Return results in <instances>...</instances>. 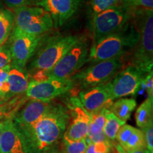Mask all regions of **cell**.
I'll return each instance as SVG.
<instances>
[{"instance_id": "7402d4cb", "label": "cell", "mask_w": 153, "mask_h": 153, "mask_svg": "<svg viewBox=\"0 0 153 153\" xmlns=\"http://www.w3.org/2000/svg\"><path fill=\"white\" fill-rule=\"evenodd\" d=\"M124 124H126V122L118 119L116 116H114L111 112L107 109L106 111V123H105L103 132L107 138L110 140L111 142L114 143L118 130Z\"/></svg>"}, {"instance_id": "9a60e30c", "label": "cell", "mask_w": 153, "mask_h": 153, "mask_svg": "<svg viewBox=\"0 0 153 153\" xmlns=\"http://www.w3.org/2000/svg\"><path fill=\"white\" fill-rule=\"evenodd\" d=\"M52 102H45L35 99L26 101L12 118L17 129H24L33 125L48 110Z\"/></svg>"}, {"instance_id": "52a82bcc", "label": "cell", "mask_w": 153, "mask_h": 153, "mask_svg": "<svg viewBox=\"0 0 153 153\" xmlns=\"http://www.w3.org/2000/svg\"><path fill=\"white\" fill-rule=\"evenodd\" d=\"M14 27L25 33L42 36L54 28L51 15L40 7H24L14 10Z\"/></svg>"}, {"instance_id": "cb8c5ba5", "label": "cell", "mask_w": 153, "mask_h": 153, "mask_svg": "<svg viewBox=\"0 0 153 153\" xmlns=\"http://www.w3.org/2000/svg\"><path fill=\"white\" fill-rule=\"evenodd\" d=\"M61 145L62 153H85L87 148V143L85 138L71 140L62 137Z\"/></svg>"}, {"instance_id": "d6986e66", "label": "cell", "mask_w": 153, "mask_h": 153, "mask_svg": "<svg viewBox=\"0 0 153 153\" xmlns=\"http://www.w3.org/2000/svg\"><path fill=\"white\" fill-rule=\"evenodd\" d=\"M137 106L136 101L133 99H119L108 107V110L118 119L126 122L131 117L132 112Z\"/></svg>"}, {"instance_id": "8fae6325", "label": "cell", "mask_w": 153, "mask_h": 153, "mask_svg": "<svg viewBox=\"0 0 153 153\" xmlns=\"http://www.w3.org/2000/svg\"><path fill=\"white\" fill-rule=\"evenodd\" d=\"M146 75L131 65L120 70L110 81L111 98L114 101L126 96L135 95Z\"/></svg>"}, {"instance_id": "44dd1931", "label": "cell", "mask_w": 153, "mask_h": 153, "mask_svg": "<svg viewBox=\"0 0 153 153\" xmlns=\"http://www.w3.org/2000/svg\"><path fill=\"white\" fill-rule=\"evenodd\" d=\"M14 24V13L8 9H0V47L8 39Z\"/></svg>"}, {"instance_id": "5b68a950", "label": "cell", "mask_w": 153, "mask_h": 153, "mask_svg": "<svg viewBox=\"0 0 153 153\" xmlns=\"http://www.w3.org/2000/svg\"><path fill=\"white\" fill-rule=\"evenodd\" d=\"M132 20L133 14L122 3L94 15L90 23L92 43L125 29Z\"/></svg>"}, {"instance_id": "4fadbf2b", "label": "cell", "mask_w": 153, "mask_h": 153, "mask_svg": "<svg viewBox=\"0 0 153 153\" xmlns=\"http://www.w3.org/2000/svg\"><path fill=\"white\" fill-rule=\"evenodd\" d=\"M84 0H38L37 7L48 11L55 28H60L75 14Z\"/></svg>"}, {"instance_id": "603a6c76", "label": "cell", "mask_w": 153, "mask_h": 153, "mask_svg": "<svg viewBox=\"0 0 153 153\" xmlns=\"http://www.w3.org/2000/svg\"><path fill=\"white\" fill-rule=\"evenodd\" d=\"M107 108H102L91 114V118L88 130L87 137H91L103 132L106 123V111Z\"/></svg>"}, {"instance_id": "9c48e42d", "label": "cell", "mask_w": 153, "mask_h": 153, "mask_svg": "<svg viewBox=\"0 0 153 153\" xmlns=\"http://www.w3.org/2000/svg\"><path fill=\"white\" fill-rule=\"evenodd\" d=\"M45 38L46 36L44 35L34 36L25 33L14 27L7 43L11 53V64L26 68L27 62L35 55Z\"/></svg>"}, {"instance_id": "6da1fadb", "label": "cell", "mask_w": 153, "mask_h": 153, "mask_svg": "<svg viewBox=\"0 0 153 153\" xmlns=\"http://www.w3.org/2000/svg\"><path fill=\"white\" fill-rule=\"evenodd\" d=\"M70 120L68 107L52 102L48 110L33 125L18 129L24 137L27 153H47L57 148Z\"/></svg>"}, {"instance_id": "2e32d148", "label": "cell", "mask_w": 153, "mask_h": 153, "mask_svg": "<svg viewBox=\"0 0 153 153\" xmlns=\"http://www.w3.org/2000/svg\"><path fill=\"white\" fill-rule=\"evenodd\" d=\"M0 153H27L24 137L12 119L7 120L1 133Z\"/></svg>"}, {"instance_id": "4316f807", "label": "cell", "mask_w": 153, "mask_h": 153, "mask_svg": "<svg viewBox=\"0 0 153 153\" xmlns=\"http://www.w3.org/2000/svg\"><path fill=\"white\" fill-rule=\"evenodd\" d=\"M11 69V63L0 69V99L9 100V87L7 85V77Z\"/></svg>"}, {"instance_id": "5bb4252c", "label": "cell", "mask_w": 153, "mask_h": 153, "mask_svg": "<svg viewBox=\"0 0 153 153\" xmlns=\"http://www.w3.org/2000/svg\"><path fill=\"white\" fill-rule=\"evenodd\" d=\"M79 99L85 109L90 114L102 108L108 109L114 101L111 98L110 82L81 90Z\"/></svg>"}, {"instance_id": "d4e9b609", "label": "cell", "mask_w": 153, "mask_h": 153, "mask_svg": "<svg viewBox=\"0 0 153 153\" xmlns=\"http://www.w3.org/2000/svg\"><path fill=\"white\" fill-rule=\"evenodd\" d=\"M122 3V0H89V7L91 16Z\"/></svg>"}, {"instance_id": "836d02e7", "label": "cell", "mask_w": 153, "mask_h": 153, "mask_svg": "<svg viewBox=\"0 0 153 153\" xmlns=\"http://www.w3.org/2000/svg\"><path fill=\"white\" fill-rule=\"evenodd\" d=\"M127 153H150L149 150L147 149V148H137L134 149V150H126Z\"/></svg>"}, {"instance_id": "d6a6232c", "label": "cell", "mask_w": 153, "mask_h": 153, "mask_svg": "<svg viewBox=\"0 0 153 153\" xmlns=\"http://www.w3.org/2000/svg\"><path fill=\"white\" fill-rule=\"evenodd\" d=\"M87 137L89 139V140L91 143H108V142H111L110 140L107 138L106 135H104V132H101V133L97 134V135H93L91 137ZM113 143V142H112ZM115 143V142H114Z\"/></svg>"}, {"instance_id": "ba28073f", "label": "cell", "mask_w": 153, "mask_h": 153, "mask_svg": "<svg viewBox=\"0 0 153 153\" xmlns=\"http://www.w3.org/2000/svg\"><path fill=\"white\" fill-rule=\"evenodd\" d=\"M89 48V41L82 36L53 68L45 71L48 77L70 79L87 63Z\"/></svg>"}, {"instance_id": "f1b7e54d", "label": "cell", "mask_w": 153, "mask_h": 153, "mask_svg": "<svg viewBox=\"0 0 153 153\" xmlns=\"http://www.w3.org/2000/svg\"><path fill=\"white\" fill-rule=\"evenodd\" d=\"M7 8L16 10L24 7H37L38 0H3Z\"/></svg>"}, {"instance_id": "d590c367", "label": "cell", "mask_w": 153, "mask_h": 153, "mask_svg": "<svg viewBox=\"0 0 153 153\" xmlns=\"http://www.w3.org/2000/svg\"><path fill=\"white\" fill-rule=\"evenodd\" d=\"M6 122H7V120H2V121H0V137H1V133H2L4 128Z\"/></svg>"}, {"instance_id": "3957f363", "label": "cell", "mask_w": 153, "mask_h": 153, "mask_svg": "<svg viewBox=\"0 0 153 153\" xmlns=\"http://www.w3.org/2000/svg\"><path fill=\"white\" fill-rule=\"evenodd\" d=\"M138 32V39L132 50L129 65L148 74L153 66V11L146 10L132 13Z\"/></svg>"}, {"instance_id": "e575fe53", "label": "cell", "mask_w": 153, "mask_h": 153, "mask_svg": "<svg viewBox=\"0 0 153 153\" xmlns=\"http://www.w3.org/2000/svg\"><path fill=\"white\" fill-rule=\"evenodd\" d=\"M114 148L116 150V153H127L126 152V150H124L120 145H118V143L116 142L114 143Z\"/></svg>"}, {"instance_id": "7c38bea8", "label": "cell", "mask_w": 153, "mask_h": 153, "mask_svg": "<svg viewBox=\"0 0 153 153\" xmlns=\"http://www.w3.org/2000/svg\"><path fill=\"white\" fill-rule=\"evenodd\" d=\"M66 106L70 112V120L62 137L71 140L85 138L91 122V114L85 109L76 97L69 99Z\"/></svg>"}, {"instance_id": "1f68e13d", "label": "cell", "mask_w": 153, "mask_h": 153, "mask_svg": "<svg viewBox=\"0 0 153 153\" xmlns=\"http://www.w3.org/2000/svg\"><path fill=\"white\" fill-rule=\"evenodd\" d=\"M153 72L152 71L150 72V73L147 74L145 76L144 80H143V83L145 84V89H146L147 91H148V97L151 99H153V81H152V76H153Z\"/></svg>"}, {"instance_id": "8d00e7d4", "label": "cell", "mask_w": 153, "mask_h": 153, "mask_svg": "<svg viewBox=\"0 0 153 153\" xmlns=\"http://www.w3.org/2000/svg\"><path fill=\"white\" fill-rule=\"evenodd\" d=\"M47 153H62V152H61V151H60V150H59L58 148H55L54 149H53V150H51V151H49V152Z\"/></svg>"}, {"instance_id": "7a4b0ae2", "label": "cell", "mask_w": 153, "mask_h": 153, "mask_svg": "<svg viewBox=\"0 0 153 153\" xmlns=\"http://www.w3.org/2000/svg\"><path fill=\"white\" fill-rule=\"evenodd\" d=\"M137 39L138 32L133 19L131 24L125 29L92 43L89 48L87 62L94 64L101 61L124 57L133 49Z\"/></svg>"}, {"instance_id": "30bf717a", "label": "cell", "mask_w": 153, "mask_h": 153, "mask_svg": "<svg viewBox=\"0 0 153 153\" xmlns=\"http://www.w3.org/2000/svg\"><path fill=\"white\" fill-rule=\"evenodd\" d=\"M73 89L74 83L70 78H50L41 82L29 80L26 96L29 99L51 102Z\"/></svg>"}, {"instance_id": "ac0fdd59", "label": "cell", "mask_w": 153, "mask_h": 153, "mask_svg": "<svg viewBox=\"0 0 153 153\" xmlns=\"http://www.w3.org/2000/svg\"><path fill=\"white\" fill-rule=\"evenodd\" d=\"M30 74L26 68H19L11 64V69L7 77L9 99L23 95L27 90Z\"/></svg>"}, {"instance_id": "83f0119b", "label": "cell", "mask_w": 153, "mask_h": 153, "mask_svg": "<svg viewBox=\"0 0 153 153\" xmlns=\"http://www.w3.org/2000/svg\"><path fill=\"white\" fill-rule=\"evenodd\" d=\"M123 4L128 9L131 13L140 11H153V0H133Z\"/></svg>"}, {"instance_id": "f35d334b", "label": "cell", "mask_w": 153, "mask_h": 153, "mask_svg": "<svg viewBox=\"0 0 153 153\" xmlns=\"http://www.w3.org/2000/svg\"><path fill=\"white\" fill-rule=\"evenodd\" d=\"M8 101V100H7ZM5 101H7V100H4V99H0V104H3L4 102H5Z\"/></svg>"}, {"instance_id": "f546056e", "label": "cell", "mask_w": 153, "mask_h": 153, "mask_svg": "<svg viewBox=\"0 0 153 153\" xmlns=\"http://www.w3.org/2000/svg\"><path fill=\"white\" fill-rule=\"evenodd\" d=\"M142 131L145 141L146 148L150 153H153V122H151L148 126H145Z\"/></svg>"}, {"instance_id": "277c9868", "label": "cell", "mask_w": 153, "mask_h": 153, "mask_svg": "<svg viewBox=\"0 0 153 153\" xmlns=\"http://www.w3.org/2000/svg\"><path fill=\"white\" fill-rule=\"evenodd\" d=\"M78 35L57 36L45 38L36 51L29 65V71L51 70L81 39Z\"/></svg>"}, {"instance_id": "484cf974", "label": "cell", "mask_w": 153, "mask_h": 153, "mask_svg": "<svg viewBox=\"0 0 153 153\" xmlns=\"http://www.w3.org/2000/svg\"><path fill=\"white\" fill-rule=\"evenodd\" d=\"M87 143V148L85 153H111L114 148V143H91L87 137H85Z\"/></svg>"}, {"instance_id": "8992f818", "label": "cell", "mask_w": 153, "mask_h": 153, "mask_svg": "<svg viewBox=\"0 0 153 153\" xmlns=\"http://www.w3.org/2000/svg\"><path fill=\"white\" fill-rule=\"evenodd\" d=\"M123 57L91 64L79 70L70 77L74 87L77 86L82 90L110 82L116 74L123 70Z\"/></svg>"}, {"instance_id": "4dcf8cb0", "label": "cell", "mask_w": 153, "mask_h": 153, "mask_svg": "<svg viewBox=\"0 0 153 153\" xmlns=\"http://www.w3.org/2000/svg\"><path fill=\"white\" fill-rule=\"evenodd\" d=\"M11 62V53L8 44H3L0 47V69Z\"/></svg>"}, {"instance_id": "74e56055", "label": "cell", "mask_w": 153, "mask_h": 153, "mask_svg": "<svg viewBox=\"0 0 153 153\" xmlns=\"http://www.w3.org/2000/svg\"><path fill=\"white\" fill-rule=\"evenodd\" d=\"M133 1V0H122V3L123 4H126V3H128L130 1Z\"/></svg>"}, {"instance_id": "e0dca14e", "label": "cell", "mask_w": 153, "mask_h": 153, "mask_svg": "<svg viewBox=\"0 0 153 153\" xmlns=\"http://www.w3.org/2000/svg\"><path fill=\"white\" fill-rule=\"evenodd\" d=\"M115 140L125 150L146 148L142 131L128 124L120 127Z\"/></svg>"}, {"instance_id": "ffe728a7", "label": "cell", "mask_w": 153, "mask_h": 153, "mask_svg": "<svg viewBox=\"0 0 153 153\" xmlns=\"http://www.w3.org/2000/svg\"><path fill=\"white\" fill-rule=\"evenodd\" d=\"M153 99L148 98L140 105L135 112V118L136 125L143 129L151 122H153L152 117Z\"/></svg>"}]
</instances>
